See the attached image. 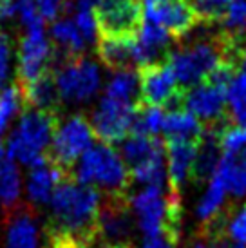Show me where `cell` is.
Returning a JSON list of instances; mask_svg holds the SVG:
<instances>
[{
  "label": "cell",
  "mask_w": 246,
  "mask_h": 248,
  "mask_svg": "<svg viewBox=\"0 0 246 248\" xmlns=\"http://www.w3.org/2000/svg\"><path fill=\"white\" fill-rule=\"evenodd\" d=\"M219 134L214 131H205L203 138L199 140L198 152H196V161H194V172L192 178L201 181V179H210L221 161L219 154Z\"/></svg>",
  "instance_id": "603a6c76"
},
{
  "label": "cell",
  "mask_w": 246,
  "mask_h": 248,
  "mask_svg": "<svg viewBox=\"0 0 246 248\" xmlns=\"http://www.w3.org/2000/svg\"><path fill=\"white\" fill-rule=\"evenodd\" d=\"M122 154L125 165L129 167V172L136 167L143 165L154 159L159 154H165V145L159 138L145 136V134H129L122 141Z\"/></svg>",
  "instance_id": "44dd1931"
},
{
  "label": "cell",
  "mask_w": 246,
  "mask_h": 248,
  "mask_svg": "<svg viewBox=\"0 0 246 248\" xmlns=\"http://www.w3.org/2000/svg\"><path fill=\"white\" fill-rule=\"evenodd\" d=\"M9 216L4 248H38L40 232L31 208H16Z\"/></svg>",
  "instance_id": "d6986e66"
},
{
  "label": "cell",
  "mask_w": 246,
  "mask_h": 248,
  "mask_svg": "<svg viewBox=\"0 0 246 248\" xmlns=\"http://www.w3.org/2000/svg\"><path fill=\"white\" fill-rule=\"evenodd\" d=\"M136 36H98L96 51L100 62L112 71L132 69Z\"/></svg>",
  "instance_id": "ac0fdd59"
},
{
  "label": "cell",
  "mask_w": 246,
  "mask_h": 248,
  "mask_svg": "<svg viewBox=\"0 0 246 248\" xmlns=\"http://www.w3.org/2000/svg\"><path fill=\"white\" fill-rule=\"evenodd\" d=\"M138 107L139 104H129L103 96L91 118L94 136L107 145L123 141L132 132Z\"/></svg>",
  "instance_id": "8992f818"
},
{
  "label": "cell",
  "mask_w": 246,
  "mask_h": 248,
  "mask_svg": "<svg viewBox=\"0 0 246 248\" xmlns=\"http://www.w3.org/2000/svg\"><path fill=\"white\" fill-rule=\"evenodd\" d=\"M190 4L199 20L215 22L223 20L232 0H190Z\"/></svg>",
  "instance_id": "4dcf8cb0"
},
{
  "label": "cell",
  "mask_w": 246,
  "mask_h": 248,
  "mask_svg": "<svg viewBox=\"0 0 246 248\" xmlns=\"http://www.w3.org/2000/svg\"><path fill=\"white\" fill-rule=\"evenodd\" d=\"M109 248H130L129 245H125V243H120V245H112V247Z\"/></svg>",
  "instance_id": "7bdbcfd3"
},
{
  "label": "cell",
  "mask_w": 246,
  "mask_h": 248,
  "mask_svg": "<svg viewBox=\"0 0 246 248\" xmlns=\"http://www.w3.org/2000/svg\"><path fill=\"white\" fill-rule=\"evenodd\" d=\"M181 102L199 122L217 124L226 110V89L205 80L186 91Z\"/></svg>",
  "instance_id": "7c38bea8"
},
{
  "label": "cell",
  "mask_w": 246,
  "mask_h": 248,
  "mask_svg": "<svg viewBox=\"0 0 246 248\" xmlns=\"http://www.w3.org/2000/svg\"><path fill=\"white\" fill-rule=\"evenodd\" d=\"M60 114L38 109H24L18 127L9 136L6 158L18 159L29 169L47 159L49 145L60 122Z\"/></svg>",
  "instance_id": "7a4b0ae2"
},
{
  "label": "cell",
  "mask_w": 246,
  "mask_h": 248,
  "mask_svg": "<svg viewBox=\"0 0 246 248\" xmlns=\"http://www.w3.org/2000/svg\"><path fill=\"white\" fill-rule=\"evenodd\" d=\"M198 143H194V141H169L165 147L167 176H169L172 190L179 192V188L192 178Z\"/></svg>",
  "instance_id": "e0dca14e"
},
{
  "label": "cell",
  "mask_w": 246,
  "mask_h": 248,
  "mask_svg": "<svg viewBox=\"0 0 246 248\" xmlns=\"http://www.w3.org/2000/svg\"><path fill=\"white\" fill-rule=\"evenodd\" d=\"M51 38L55 42V47L62 53H65L67 56H82L85 51V40L80 35V31L76 28L75 22H71L69 18H62L56 20L51 28Z\"/></svg>",
  "instance_id": "d4e9b609"
},
{
  "label": "cell",
  "mask_w": 246,
  "mask_h": 248,
  "mask_svg": "<svg viewBox=\"0 0 246 248\" xmlns=\"http://www.w3.org/2000/svg\"><path fill=\"white\" fill-rule=\"evenodd\" d=\"M22 107V96L18 85H7L0 89V136L7 129L11 118Z\"/></svg>",
  "instance_id": "f546056e"
},
{
  "label": "cell",
  "mask_w": 246,
  "mask_h": 248,
  "mask_svg": "<svg viewBox=\"0 0 246 248\" xmlns=\"http://www.w3.org/2000/svg\"><path fill=\"white\" fill-rule=\"evenodd\" d=\"M143 20L167 29L172 36H183L199 22L190 0H141Z\"/></svg>",
  "instance_id": "30bf717a"
},
{
  "label": "cell",
  "mask_w": 246,
  "mask_h": 248,
  "mask_svg": "<svg viewBox=\"0 0 246 248\" xmlns=\"http://www.w3.org/2000/svg\"><path fill=\"white\" fill-rule=\"evenodd\" d=\"M94 138L91 122L83 114H73L65 120L60 118L53 134V141L49 145L47 159L65 174H71L83 152L94 145Z\"/></svg>",
  "instance_id": "277c9868"
},
{
  "label": "cell",
  "mask_w": 246,
  "mask_h": 248,
  "mask_svg": "<svg viewBox=\"0 0 246 248\" xmlns=\"http://www.w3.org/2000/svg\"><path fill=\"white\" fill-rule=\"evenodd\" d=\"M219 145L226 154H237L246 151V127H241V125L226 127L219 134Z\"/></svg>",
  "instance_id": "d6a6232c"
},
{
  "label": "cell",
  "mask_w": 246,
  "mask_h": 248,
  "mask_svg": "<svg viewBox=\"0 0 246 248\" xmlns=\"http://www.w3.org/2000/svg\"><path fill=\"white\" fill-rule=\"evenodd\" d=\"M172 38L174 36L167 29L143 20L136 33V47H134V62L138 67L143 69L149 65H157L167 55Z\"/></svg>",
  "instance_id": "5bb4252c"
},
{
  "label": "cell",
  "mask_w": 246,
  "mask_h": 248,
  "mask_svg": "<svg viewBox=\"0 0 246 248\" xmlns=\"http://www.w3.org/2000/svg\"><path fill=\"white\" fill-rule=\"evenodd\" d=\"M230 38L225 42H196L188 47L174 51L169 55L167 65L172 69L179 87L190 89L208 80V76L221 63L232 62L230 58Z\"/></svg>",
  "instance_id": "3957f363"
},
{
  "label": "cell",
  "mask_w": 246,
  "mask_h": 248,
  "mask_svg": "<svg viewBox=\"0 0 246 248\" xmlns=\"http://www.w3.org/2000/svg\"><path fill=\"white\" fill-rule=\"evenodd\" d=\"M165 114L167 110L163 107H152V105L139 104L136 112V120H134V127L130 134H145V136H154L163 131Z\"/></svg>",
  "instance_id": "f1b7e54d"
},
{
  "label": "cell",
  "mask_w": 246,
  "mask_h": 248,
  "mask_svg": "<svg viewBox=\"0 0 246 248\" xmlns=\"http://www.w3.org/2000/svg\"><path fill=\"white\" fill-rule=\"evenodd\" d=\"M76 28L83 36L85 44L98 42V24L94 18V11H76Z\"/></svg>",
  "instance_id": "e575fe53"
},
{
  "label": "cell",
  "mask_w": 246,
  "mask_h": 248,
  "mask_svg": "<svg viewBox=\"0 0 246 248\" xmlns=\"http://www.w3.org/2000/svg\"><path fill=\"white\" fill-rule=\"evenodd\" d=\"M105 96L120 102L138 104L139 100V73L134 69L116 71L105 87Z\"/></svg>",
  "instance_id": "484cf974"
},
{
  "label": "cell",
  "mask_w": 246,
  "mask_h": 248,
  "mask_svg": "<svg viewBox=\"0 0 246 248\" xmlns=\"http://www.w3.org/2000/svg\"><path fill=\"white\" fill-rule=\"evenodd\" d=\"M11 55H13V47H11V40L6 33H0V87L6 83L9 69H11Z\"/></svg>",
  "instance_id": "8d00e7d4"
},
{
  "label": "cell",
  "mask_w": 246,
  "mask_h": 248,
  "mask_svg": "<svg viewBox=\"0 0 246 248\" xmlns=\"http://www.w3.org/2000/svg\"><path fill=\"white\" fill-rule=\"evenodd\" d=\"M20 200V174L13 159H0V205L11 214L18 208Z\"/></svg>",
  "instance_id": "cb8c5ba5"
},
{
  "label": "cell",
  "mask_w": 246,
  "mask_h": 248,
  "mask_svg": "<svg viewBox=\"0 0 246 248\" xmlns=\"http://www.w3.org/2000/svg\"><path fill=\"white\" fill-rule=\"evenodd\" d=\"M98 36H136L143 24L138 0H98L94 7Z\"/></svg>",
  "instance_id": "52a82bcc"
},
{
  "label": "cell",
  "mask_w": 246,
  "mask_h": 248,
  "mask_svg": "<svg viewBox=\"0 0 246 248\" xmlns=\"http://www.w3.org/2000/svg\"><path fill=\"white\" fill-rule=\"evenodd\" d=\"M239 60H241V63H243V69L246 71V46L239 51Z\"/></svg>",
  "instance_id": "b9f144b4"
},
{
  "label": "cell",
  "mask_w": 246,
  "mask_h": 248,
  "mask_svg": "<svg viewBox=\"0 0 246 248\" xmlns=\"http://www.w3.org/2000/svg\"><path fill=\"white\" fill-rule=\"evenodd\" d=\"M130 210L138 219V227L147 237L165 235L169 228V196L163 188L143 186L129 198Z\"/></svg>",
  "instance_id": "9c48e42d"
},
{
  "label": "cell",
  "mask_w": 246,
  "mask_h": 248,
  "mask_svg": "<svg viewBox=\"0 0 246 248\" xmlns=\"http://www.w3.org/2000/svg\"><path fill=\"white\" fill-rule=\"evenodd\" d=\"M226 194H228V190H226L225 183L214 174L212 178L208 179V186H206L205 194L199 200L198 208H196L198 219L203 221V223H212L215 219V216H219L223 205H225Z\"/></svg>",
  "instance_id": "4316f807"
},
{
  "label": "cell",
  "mask_w": 246,
  "mask_h": 248,
  "mask_svg": "<svg viewBox=\"0 0 246 248\" xmlns=\"http://www.w3.org/2000/svg\"><path fill=\"white\" fill-rule=\"evenodd\" d=\"M141 248H174V243L165 235H156V237H147Z\"/></svg>",
  "instance_id": "74e56055"
},
{
  "label": "cell",
  "mask_w": 246,
  "mask_h": 248,
  "mask_svg": "<svg viewBox=\"0 0 246 248\" xmlns=\"http://www.w3.org/2000/svg\"><path fill=\"white\" fill-rule=\"evenodd\" d=\"M130 205L127 196H105L98 216V239L109 247L120 243L130 234Z\"/></svg>",
  "instance_id": "4fadbf2b"
},
{
  "label": "cell",
  "mask_w": 246,
  "mask_h": 248,
  "mask_svg": "<svg viewBox=\"0 0 246 248\" xmlns=\"http://www.w3.org/2000/svg\"><path fill=\"white\" fill-rule=\"evenodd\" d=\"M214 174L225 183L226 190L235 198L246 196V151L237 154L225 152Z\"/></svg>",
  "instance_id": "7402d4cb"
},
{
  "label": "cell",
  "mask_w": 246,
  "mask_h": 248,
  "mask_svg": "<svg viewBox=\"0 0 246 248\" xmlns=\"http://www.w3.org/2000/svg\"><path fill=\"white\" fill-rule=\"evenodd\" d=\"M221 223L225 227V232L233 241L246 247V203L241 205L239 208H235L228 219L221 217Z\"/></svg>",
  "instance_id": "1f68e13d"
},
{
  "label": "cell",
  "mask_w": 246,
  "mask_h": 248,
  "mask_svg": "<svg viewBox=\"0 0 246 248\" xmlns=\"http://www.w3.org/2000/svg\"><path fill=\"white\" fill-rule=\"evenodd\" d=\"M71 176L82 185L102 188L105 196H127L125 192L130 185L129 167L122 154L107 143H96L83 152Z\"/></svg>",
  "instance_id": "6da1fadb"
},
{
  "label": "cell",
  "mask_w": 246,
  "mask_h": 248,
  "mask_svg": "<svg viewBox=\"0 0 246 248\" xmlns=\"http://www.w3.org/2000/svg\"><path fill=\"white\" fill-rule=\"evenodd\" d=\"M56 85L62 102L65 104H83L89 102L100 91L102 75L94 62L83 56H75L55 71Z\"/></svg>",
  "instance_id": "5b68a950"
},
{
  "label": "cell",
  "mask_w": 246,
  "mask_h": 248,
  "mask_svg": "<svg viewBox=\"0 0 246 248\" xmlns=\"http://www.w3.org/2000/svg\"><path fill=\"white\" fill-rule=\"evenodd\" d=\"M225 28L230 31V35L239 33L246 29V0H232L228 6L225 16H223Z\"/></svg>",
  "instance_id": "836d02e7"
},
{
  "label": "cell",
  "mask_w": 246,
  "mask_h": 248,
  "mask_svg": "<svg viewBox=\"0 0 246 248\" xmlns=\"http://www.w3.org/2000/svg\"><path fill=\"white\" fill-rule=\"evenodd\" d=\"M18 89L22 96V109H38L60 114L62 98L56 85L55 71L47 69L31 83L18 85Z\"/></svg>",
  "instance_id": "9a60e30c"
},
{
  "label": "cell",
  "mask_w": 246,
  "mask_h": 248,
  "mask_svg": "<svg viewBox=\"0 0 246 248\" xmlns=\"http://www.w3.org/2000/svg\"><path fill=\"white\" fill-rule=\"evenodd\" d=\"M34 6L44 20L56 22V18L65 13L69 7H73V4L69 0H34Z\"/></svg>",
  "instance_id": "d590c367"
},
{
  "label": "cell",
  "mask_w": 246,
  "mask_h": 248,
  "mask_svg": "<svg viewBox=\"0 0 246 248\" xmlns=\"http://www.w3.org/2000/svg\"><path fill=\"white\" fill-rule=\"evenodd\" d=\"M194 248H214V245H212V243H206V241H203V239H201V241L194 243Z\"/></svg>",
  "instance_id": "60d3db41"
},
{
  "label": "cell",
  "mask_w": 246,
  "mask_h": 248,
  "mask_svg": "<svg viewBox=\"0 0 246 248\" xmlns=\"http://www.w3.org/2000/svg\"><path fill=\"white\" fill-rule=\"evenodd\" d=\"M51 53H53V47L46 38L44 29L26 31L18 46V65H16L18 82L16 83L26 85L44 75L51 65Z\"/></svg>",
  "instance_id": "8fae6325"
},
{
  "label": "cell",
  "mask_w": 246,
  "mask_h": 248,
  "mask_svg": "<svg viewBox=\"0 0 246 248\" xmlns=\"http://www.w3.org/2000/svg\"><path fill=\"white\" fill-rule=\"evenodd\" d=\"M226 110L235 125L246 127V71H235L226 87Z\"/></svg>",
  "instance_id": "83f0119b"
},
{
  "label": "cell",
  "mask_w": 246,
  "mask_h": 248,
  "mask_svg": "<svg viewBox=\"0 0 246 248\" xmlns=\"http://www.w3.org/2000/svg\"><path fill=\"white\" fill-rule=\"evenodd\" d=\"M183 91L167 63L139 69V104L176 109L183 100Z\"/></svg>",
  "instance_id": "ba28073f"
},
{
  "label": "cell",
  "mask_w": 246,
  "mask_h": 248,
  "mask_svg": "<svg viewBox=\"0 0 246 248\" xmlns=\"http://www.w3.org/2000/svg\"><path fill=\"white\" fill-rule=\"evenodd\" d=\"M210 239H212L210 243L214 245V248H246V247H243V245H237V243H228L223 234L210 235Z\"/></svg>",
  "instance_id": "f35d334b"
},
{
  "label": "cell",
  "mask_w": 246,
  "mask_h": 248,
  "mask_svg": "<svg viewBox=\"0 0 246 248\" xmlns=\"http://www.w3.org/2000/svg\"><path fill=\"white\" fill-rule=\"evenodd\" d=\"M98 0H76V11H94Z\"/></svg>",
  "instance_id": "ab89813d"
},
{
  "label": "cell",
  "mask_w": 246,
  "mask_h": 248,
  "mask_svg": "<svg viewBox=\"0 0 246 248\" xmlns=\"http://www.w3.org/2000/svg\"><path fill=\"white\" fill-rule=\"evenodd\" d=\"M167 141H194L198 143L203 138L205 129L198 118L186 109H170L165 114L163 131Z\"/></svg>",
  "instance_id": "ffe728a7"
},
{
  "label": "cell",
  "mask_w": 246,
  "mask_h": 248,
  "mask_svg": "<svg viewBox=\"0 0 246 248\" xmlns=\"http://www.w3.org/2000/svg\"><path fill=\"white\" fill-rule=\"evenodd\" d=\"M65 176L63 170H60L56 165H53L49 159L44 163H38L29 169L28 178V200L29 205L34 208H40L49 205L51 196L55 192V188L60 185V181Z\"/></svg>",
  "instance_id": "2e32d148"
}]
</instances>
